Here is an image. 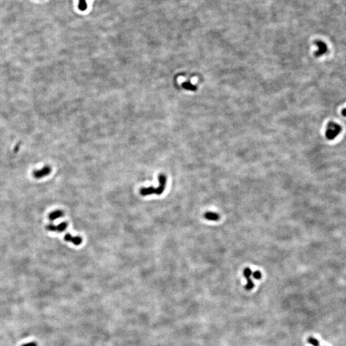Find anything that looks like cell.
<instances>
[{"mask_svg": "<svg viewBox=\"0 0 346 346\" xmlns=\"http://www.w3.org/2000/svg\"><path fill=\"white\" fill-rule=\"evenodd\" d=\"M315 45L318 47V50L315 53V55L316 56H320L323 55H324L327 51H328V48H327V46L326 44L322 41H316L315 42Z\"/></svg>", "mask_w": 346, "mask_h": 346, "instance_id": "obj_4", "label": "cell"}, {"mask_svg": "<svg viewBox=\"0 0 346 346\" xmlns=\"http://www.w3.org/2000/svg\"><path fill=\"white\" fill-rule=\"evenodd\" d=\"M68 226V223L66 222H62L60 223L59 225H53V224H49L46 226V229L51 232H63L67 229Z\"/></svg>", "mask_w": 346, "mask_h": 346, "instance_id": "obj_3", "label": "cell"}, {"mask_svg": "<svg viewBox=\"0 0 346 346\" xmlns=\"http://www.w3.org/2000/svg\"><path fill=\"white\" fill-rule=\"evenodd\" d=\"M252 276L256 280H260L262 278V273L258 271H255L252 273Z\"/></svg>", "mask_w": 346, "mask_h": 346, "instance_id": "obj_14", "label": "cell"}, {"mask_svg": "<svg viewBox=\"0 0 346 346\" xmlns=\"http://www.w3.org/2000/svg\"><path fill=\"white\" fill-rule=\"evenodd\" d=\"M246 280H247V283H246V286H245V288H246V289L247 290V291H250V290L252 289L253 287L255 286V283H253V281H252V280L251 279V278L247 279Z\"/></svg>", "mask_w": 346, "mask_h": 346, "instance_id": "obj_11", "label": "cell"}, {"mask_svg": "<svg viewBox=\"0 0 346 346\" xmlns=\"http://www.w3.org/2000/svg\"><path fill=\"white\" fill-rule=\"evenodd\" d=\"M308 343H310V344H311L313 346H320V343H319V340H317L315 339V338L310 337V338L308 339Z\"/></svg>", "mask_w": 346, "mask_h": 346, "instance_id": "obj_13", "label": "cell"}, {"mask_svg": "<svg viewBox=\"0 0 346 346\" xmlns=\"http://www.w3.org/2000/svg\"><path fill=\"white\" fill-rule=\"evenodd\" d=\"M78 8L81 11H85L87 10V4L86 3V0H79Z\"/></svg>", "mask_w": 346, "mask_h": 346, "instance_id": "obj_10", "label": "cell"}, {"mask_svg": "<svg viewBox=\"0 0 346 346\" xmlns=\"http://www.w3.org/2000/svg\"><path fill=\"white\" fill-rule=\"evenodd\" d=\"M158 181H159V185L157 188H155L153 187H142L140 190V194L142 196H146L152 194H156V195H161L162 194L166 186L167 183V178L166 176L160 174L158 176Z\"/></svg>", "mask_w": 346, "mask_h": 346, "instance_id": "obj_1", "label": "cell"}, {"mask_svg": "<svg viewBox=\"0 0 346 346\" xmlns=\"http://www.w3.org/2000/svg\"><path fill=\"white\" fill-rule=\"evenodd\" d=\"M50 172H51V168L49 166H46L41 170L34 171L33 175L35 178L39 179V178H44L46 176H48V175L50 174Z\"/></svg>", "mask_w": 346, "mask_h": 346, "instance_id": "obj_5", "label": "cell"}, {"mask_svg": "<svg viewBox=\"0 0 346 346\" xmlns=\"http://www.w3.org/2000/svg\"><path fill=\"white\" fill-rule=\"evenodd\" d=\"M64 240L66 242H71L73 244L76 245V246H79L81 244H82V242L83 241L82 238H81L80 237H73L72 236L70 233H66L65 237H64Z\"/></svg>", "mask_w": 346, "mask_h": 346, "instance_id": "obj_6", "label": "cell"}, {"mask_svg": "<svg viewBox=\"0 0 346 346\" xmlns=\"http://www.w3.org/2000/svg\"><path fill=\"white\" fill-rule=\"evenodd\" d=\"M342 115H343V116H345V117H346V108H345V109H344V110H342Z\"/></svg>", "mask_w": 346, "mask_h": 346, "instance_id": "obj_16", "label": "cell"}, {"mask_svg": "<svg viewBox=\"0 0 346 346\" xmlns=\"http://www.w3.org/2000/svg\"><path fill=\"white\" fill-rule=\"evenodd\" d=\"M64 216V212L61 210H55L49 215V219L50 221H55L56 219H59Z\"/></svg>", "mask_w": 346, "mask_h": 346, "instance_id": "obj_8", "label": "cell"}, {"mask_svg": "<svg viewBox=\"0 0 346 346\" xmlns=\"http://www.w3.org/2000/svg\"><path fill=\"white\" fill-rule=\"evenodd\" d=\"M21 346H37V344L35 342H30V343H27V344H25L22 345Z\"/></svg>", "mask_w": 346, "mask_h": 346, "instance_id": "obj_15", "label": "cell"}, {"mask_svg": "<svg viewBox=\"0 0 346 346\" xmlns=\"http://www.w3.org/2000/svg\"><path fill=\"white\" fill-rule=\"evenodd\" d=\"M243 274H244V277L246 278V279L247 280V279H248V278H250L252 274V271H251V269L250 268L247 267V268H245V269H244Z\"/></svg>", "mask_w": 346, "mask_h": 346, "instance_id": "obj_12", "label": "cell"}, {"mask_svg": "<svg viewBox=\"0 0 346 346\" xmlns=\"http://www.w3.org/2000/svg\"><path fill=\"white\" fill-rule=\"evenodd\" d=\"M342 128L340 125L335 123L329 122L327 126L326 132V138L329 140H333L341 132Z\"/></svg>", "mask_w": 346, "mask_h": 346, "instance_id": "obj_2", "label": "cell"}, {"mask_svg": "<svg viewBox=\"0 0 346 346\" xmlns=\"http://www.w3.org/2000/svg\"><path fill=\"white\" fill-rule=\"evenodd\" d=\"M204 217L210 221H217L220 219L219 215L215 212H207L204 214Z\"/></svg>", "mask_w": 346, "mask_h": 346, "instance_id": "obj_7", "label": "cell"}, {"mask_svg": "<svg viewBox=\"0 0 346 346\" xmlns=\"http://www.w3.org/2000/svg\"><path fill=\"white\" fill-rule=\"evenodd\" d=\"M182 87L184 89H185L189 90H192V91H195V90H196V89H197V87H196L194 85H193V84H192L190 82H184V83H183L182 84Z\"/></svg>", "mask_w": 346, "mask_h": 346, "instance_id": "obj_9", "label": "cell"}]
</instances>
